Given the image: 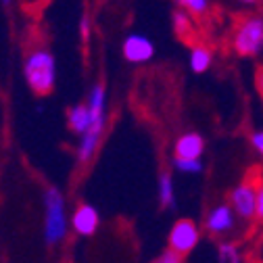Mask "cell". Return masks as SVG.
<instances>
[{
	"label": "cell",
	"mask_w": 263,
	"mask_h": 263,
	"mask_svg": "<svg viewBox=\"0 0 263 263\" xmlns=\"http://www.w3.org/2000/svg\"><path fill=\"white\" fill-rule=\"evenodd\" d=\"M86 105L92 113V125L86 134H82L76 142V161L80 165H88V163L96 157L98 148L103 144L105 132H107V123H109V92H107V84L105 82H94Z\"/></svg>",
	"instance_id": "obj_1"
},
{
	"label": "cell",
	"mask_w": 263,
	"mask_h": 263,
	"mask_svg": "<svg viewBox=\"0 0 263 263\" xmlns=\"http://www.w3.org/2000/svg\"><path fill=\"white\" fill-rule=\"evenodd\" d=\"M69 207L65 192L48 184L42 190V238L46 247H57L67 240L71 226H69Z\"/></svg>",
	"instance_id": "obj_2"
},
{
	"label": "cell",
	"mask_w": 263,
	"mask_h": 263,
	"mask_svg": "<svg viewBox=\"0 0 263 263\" xmlns=\"http://www.w3.org/2000/svg\"><path fill=\"white\" fill-rule=\"evenodd\" d=\"M21 73L27 88L36 96H48L57 86V57L46 44H36L27 48L21 63Z\"/></svg>",
	"instance_id": "obj_3"
},
{
	"label": "cell",
	"mask_w": 263,
	"mask_h": 263,
	"mask_svg": "<svg viewBox=\"0 0 263 263\" xmlns=\"http://www.w3.org/2000/svg\"><path fill=\"white\" fill-rule=\"evenodd\" d=\"M230 48L240 59H257L263 54V15H242L230 36Z\"/></svg>",
	"instance_id": "obj_4"
},
{
	"label": "cell",
	"mask_w": 263,
	"mask_h": 263,
	"mask_svg": "<svg viewBox=\"0 0 263 263\" xmlns=\"http://www.w3.org/2000/svg\"><path fill=\"white\" fill-rule=\"evenodd\" d=\"M257 174L242 176L228 194V203L234 209L238 221H253L257 211Z\"/></svg>",
	"instance_id": "obj_5"
},
{
	"label": "cell",
	"mask_w": 263,
	"mask_h": 263,
	"mask_svg": "<svg viewBox=\"0 0 263 263\" xmlns=\"http://www.w3.org/2000/svg\"><path fill=\"white\" fill-rule=\"evenodd\" d=\"M238 226V217L234 213V209L230 207L228 201H219V203H213L205 215H203V232L209 236V238H215V240H223L228 236L234 234V230Z\"/></svg>",
	"instance_id": "obj_6"
},
{
	"label": "cell",
	"mask_w": 263,
	"mask_h": 263,
	"mask_svg": "<svg viewBox=\"0 0 263 263\" xmlns=\"http://www.w3.org/2000/svg\"><path fill=\"white\" fill-rule=\"evenodd\" d=\"M201 238H203V228L190 217H180L170 228L167 249L180 257H186L201 245Z\"/></svg>",
	"instance_id": "obj_7"
},
{
	"label": "cell",
	"mask_w": 263,
	"mask_h": 263,
	"mask_svg": "<svg viewBox=\"0 0 263 263\" xmlns=\"http://www.w3.org/2000/svg\"><path fill=\"white\" fill-rule=\"evenodd\" d=\"M121 54L129 65H144L155 59V42L138 31L127 34L121 42Z\"/></svg>",
	"instance_id": "obj_8"
},
{
	"label": "cell",
	"mask_w": 263,
	"mask_h": 263,
	"mask_svg": "<svg viewBox=\"0 0 263 263\" xmlns=\"http://www.w3.org/2000/svg\"><path fill=\"white\" fill-rule=\"evenodd\" d=\"M71 232L80 238H92L101 228V211L92 203H80L69 215Z\"/></svg>",
	"instance_id": "obj_9"
},
{
	"label": "cell",
	"mask_w": 263,
	"mask_h": 263,
	"mask_svg": "<svg viewBox=\"0 0 263 263\" xmlns=\"http://www.w3.org/2000/svg\"><path fill=\"white\" fill-rule=\"evenodd\" d=\"M205 151H207V140L196 129L182 132L174 142V157L180 159H203Z\"/></svg>",
	"instance_id": "obj_10"
},
{
	"label": "cell",
	"mask_w": 263,
	"mask_h": 263,
	"mask_svg": "<svg viewBox=\"0 0 263 263\" xmlns=\"http://www.w3.org/2000/svg\"><path fill=\"white\" fill-rule=\"evenodd\" d=\"M157 203L163 211H176L178 209V196H176V180L170 170H163L157 176Z\"/></svg>",
	"instance_id": "obj_11"
},
{
	"label": "cell",
	"mask_w": 263,
	"mask_h": 263,
	"mask_svg": "<svg viewBox=\"0 0 263 263\" xmlns=\"http://www.w3.org/2000/svg\"><path fill=\"white\" fill-rule=\"evenodd\" d=\"M213 65V50L207 46V44H201V42H194L188 50V67L192 73L196 76H203L211 69Z\"/></svg>",
	"instance_id": "obj_12"
},
{
	"label": "cell",
	"mask_w": 263,
	"mask_h": 263,
	"mask_svg": "<svg viewBox=\"0 0 263 263\" xmlns=\"http://www.w3.org/2000/svg\"><path fill=\"white\" fill-rule=\"evenodd\" d=\"M90 125H92V113H90L88 105L86 103L71 105L67 111V127L71 129V134H76L80 138L82 134H86L90 129Z\"/></svg>",
	"instance_id": "obj_13"
},
{
	"label": "cell",
	"mask_w": 263,
	"mask_h": 263,
	"mask_svg": "<svg viewBox=\"0 0 263 263\" xmlns=\"http://www.w3.org/2000/svg\"><path fill=\"white\" fill-rule=\"evenodd\" d=\"M217 263H245L240 245L232 238L219 240L217 242Z\"/></svg>",
	"instance_id": "obj_14"
},
{
	"label": "cell",
	"mask_w": 263,
	"mask_h": 263,
	"mask_svg": "<svg viewBox=\"0 0 263 263\" xmlns=\"http://www.w3.org/2000/svg\"><path fill=\"white\" fill-rule=\"evenodd\" d=\"M172 170L182 174V176H201L205 172L203 159H180L172 157Z\"/></svg>",
	"instance_id": "obj_15"
},
{
	"label": "cell",
	"mask_w": 263,
	"mask_h": 263,
	"mask_svg": "<svg viewBox=\"0 0 263 263\" xmlns=\"http://www.w3.org/2000/svg\"><path fill=\"white\" fill-rule=\"evenodd\" d=\"M192 15H188L184 9H176L172 13V25H174V31L176 36L182 38V40H188L192 36Z\"/></svg>",
	"instance_id": "obj_16"
},
{
	"label": "cell",
	"mask_w": 263,
	"mask_h": 263,
	"mask_svg": "<svg viewBox=\"0 0 263 263\" xmlns=\"http://www.w3.org/2000/svg\"><path fill=\"white\" fill-rule=\"evenodd\" d=\"M178 9H184L192 17H205L211 9V0H174Z\"/></svg>",
	"instance_id": "obj_17"
},
{
	"label": "cell",
	"mask_w": 263,
	"mask_h": 263,
	"mask_svg": "<svg viewBox=\"0 0 263 263\" xmlns=\"http://www.w3.org/2000/svg\"><path fill=\"white\" fill-rule=\"evenodd\" d=\"M249 144H251L253 153L263 161V127L251 132V134H249Z\"/></svg>",
	"instance_id": "obj_18"
},
{
	"label": "cell",
	"mask_w": 263,
	"mask_h": 263,
	"mask_svg": "<svg viewBox=\"0 0 263 263\" xmlns=\"http://www.w3.org/2000/svg\"><path fill=\"white\" fill-rule=\"evenodd\" d=\"M80 38H82L84 44H88L90 38H92V19H90L88 13H84L82 19H80Z\"/></svg>",
	"instance_id": "obj_19"
},
{
	"label": "cell",
	"mask_w": 263,
	"mask_h": 263,
	"mask_svg": "<svg viewBox=\"0 0 263 263\" xmlns=\"http://www.w3.org/2000/svg\"><path fill=\"white\" fill-rule=\"evenodd\" d=\"M255 219L259 223H263V176H259V180H257V211H255Z\"/></svg>",
	"instance_id": "obj_20"
},
{
	"label": "cell",
	"mask_w": 263,
	"mask_h": 263,
	"mask_svg": "<svg viewBox=\"0 0 263 263\" xmlns=\"http://www.w3.org/2000/svg\"><path fill=\"white\" fill-rule=\"evenodd\" d=\"M153 263H184V257H180V255H176L167 249V251H163Z\"/></svg>",
	"instance_id": "obj_21"
},
{
	"label": "cell",
	"mask_w": 263,
	"mask_h": 263,
	"mask_svg": "<svg viewBox=\"0 0 263 263\" xmlns=\"http://www.w3.org/2000/svg\"><path fill=\"white\" fill-rule=\"evenodd\" d=\"M255 88L261 96V101H263V65H259V67L255 69Z\"/></svg>",
	"instance_id": "obj_22"
},
{
	"label": "cell",
	"mask_w": 263,
	"mask_h": 263,
	"mask_svg": "<svg viewBox=\"0 0 263 263\" xmlns=\"http://www.w3.org/2000/svg\"><path fill=\"white\" fill-rule=\"evenodd\" d=\"M238 5H245V7H253V5H257V3H261V0H236Z\"/></svg>",
	"instance_id": "obj_23"
},
{
	"label": "cell",
	"mask_w": 263,
	"mask_h": 263,
	"mask_svg": "<svg viewBox=\"0 0 263 263\" xmlns=\"http://www.w3.org/2000/svg\"><path fill=\"white\" fill-rule=\"evenodd\" d=\"M0 3H3L5 7H11V5H13V0H0Z\"/></svg>",
	"instance_id": "obj_24"
}]
</instances>
